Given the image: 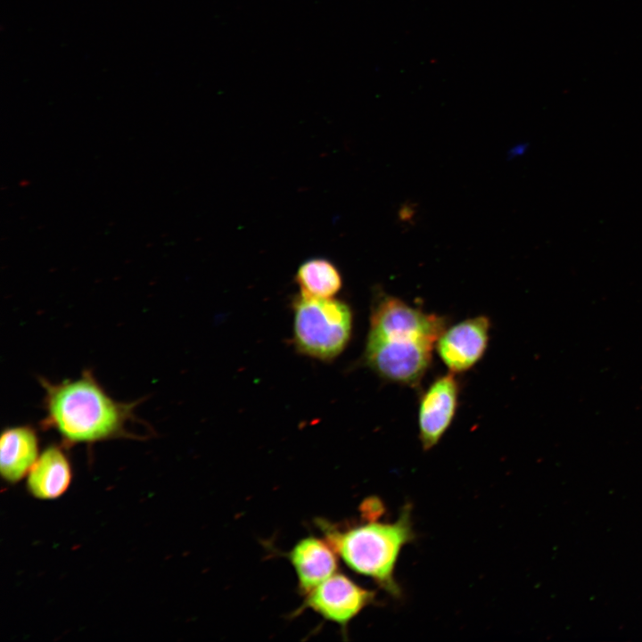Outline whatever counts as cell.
<instances>
[{"instance_id":"cell-4","label":"cell","mask_w":642,"mask_h":642,"mask_svg":"<svg viewBox=\"0 0 642 642\" xmlns=\"http://www.w3.org/2000/svg\"><path fill=\"white\" fill-rule=\"evenodd\" d=\"M292 342L299 353L329 362L348 346L353 313L345 301L299 294L292 300Z\"/></svg>"},{"instance_id":"cell-8","label":"cell","mask_w":642,"mask_h":642,"mask_svg":"<svg viewBox=\"0 0 642 642\" xmlns=\"http://www.w3.org/2000/svg\"><path fill=\"white\" fill-rule=\"evenodd\" d=\"M336 553L325 541L315 537L300 539L288 557L296 572L300 591L306 595L336 573Z\"/></svg>"},{"instance_id":"cell-10","label":"cell","mask_w":642,"mask_h":642,"mask_svg":"<svg viewBox=\"0 0 642 642\" xmlns=\"http://www.w3.org/2000/svg\"><path fill=\"white\" fill-rule=\"evenodd\" d=\"M72 478L70 463L55 445L47 447L27 475L29 493L38 499H54L69 488Z\"/></svg>"},{"instance_id":"cell-1","label":"cell","mask_w":642,"mask_h":642,"mask_svg":"<svg viewBox=\"0 0 642 642\" xmlns=\"http://www.w3.org/2000/svg\"><path fill=\"white\" fill-rule=\"evenodd\" d=\"M446 326L444 317L378 292L371 306L363 363L386 381L417 386Z\"/></svg>"},{"instance_id":"cell-11","label":"cell","mask_w":642,"mask_h":642,"mask_svg":"<svg viewBox=\"0 0 642 642\" xmlns=\"http://www.w3.org/2000/svg\"><path fill=\"white\" fill-rule=\"evenodd\" d=\"M300 294L312 298H334L342 287V277L331 261L310 259L303 262L295 275Z\"/></svg>"},{"instance_id":"cell-6","label":"cell","mask_w":642,"mask_h":642,"mask_svg":"<svg viewBox=\"0 0 642 642\" xmlns=\"http://www.w3.org/2000/svg\"><path fill=\"white\" fill-rule=\"evenodd\" d=\"M490 321L476 316L446 327L436 342V351L449 372L459 374L473 367L489 343Z\"/></svg>"},{"instance_id":"cell-9","label":"cell","mask_w":642,"mask_h":642,"mask_svg":"<svg viewBox=\"0 0 642 642\" xmlns=\"http://www.w3.org/2000/svg\"><path fill=\"white\" fill-rule=\"evenodd\" d=\"M39 440L30 425L5 428L0 440V473L14 483L28 475L39 457Z\"/></svg>"},{"instance_id":"cell-2","label":"cell","mask_w":642,"mask_h":642,"mask_svg":"<svg viewBox=\"0 0 642 642\" xmlns=\"http://www.w3.org/2000/svg\"><path fill=\"white\" fill-rule=\"evenodd\" d=\"M44 389V429L57 432L65 445L93 444L129 437L128 423L136 420L141 402H121L111 398L89 370L78 378L52 383L39 379Z\"/></svg>"},{"instance_id":"cell-3","label":"cell","mask_w":642,"mask_h":642,"mask_svg":"<svg viewBox=\"0 0 642 642\" xmlns=\"http://www.w3.org/2000/svg\"><path fill=\"white\" fill-rule=\"evenodd\" d=\"M323 528L325 541L349 568L373 579L391 595L399 596L395 566L402 547L415 538L408 506L394 523L369 521L345 531L328 524Z\"/></svg>"},{"instance_id":"cell-7","label":"cell","mask_w":642,"mask_h":642,"mask_svg":"<svg viewBox=\"0 0 642 642\" xmlns=\"http://www.w3.org/2000/svg\"><path fill=\"white\" fill-rule=\"evenodd\" d=\"M458 397L459 383L451 372L437 377L421 394L417 424L424 450L436 446L451 425Z\"/></svg>"},{"instance_id":"cell-5","label":"cell","mask_w":642,"mask_h":642,"mask_svg":"<svg viewBox=\"0 0 642 642\" xmlns=\"http://www.w3.org/2000/svg\"><path fill=\"white\" fill-rule=\"evenodd\" d=\"M301 608H309L343 629L374 600V593L349 577L334 573L305 595Z\"/></svg>"}]
</instances>
